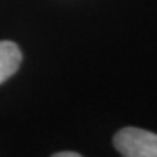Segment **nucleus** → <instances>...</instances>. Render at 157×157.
<instances>
[{"label":"nucleus","instance_id":"obj_1","mask_svg":"<svg viewBox=\"0 0 157 157\" xmlns=\"http://www.w3.org/2000/svg\"><path fill=\"white\" fill-rule=\"evenodd\" d=\"M113 147L124 157H157V134L125 127L113 135Z\"/></svg>","mask_w":157,"mask_h":157},{"label":"nucleus","instance_id":"obj_2","mask_svg":"<svg viewBox=\"0 0 157 157\" xmlns=\"http://www.w3.org/2000/svg\"><path fill=\"white\" fill-rule=\"evenodd\" d=\"M22 63V52L17 44L12 41H0V84L17 71Z\"/></svg>","mask_w":157,"mask_h":157},{"label":"nucleus","instance_id":"obj_3","mask_svg":"<svg viewBox=\"0 0 157 157\" xmlns=\"http://www.w3.org/2000/svg\"><path fill=\"white\" fill-rule=\"evenodd\" d=\"M82 154L77 151H61V153H56L54 157H80Z\"/></svg>","mask_w":157,"mask_h":157}]
</instances>
